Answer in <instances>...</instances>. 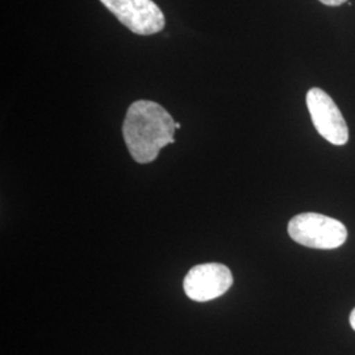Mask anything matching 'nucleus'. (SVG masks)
Instances as JSON below:
<instances>
[{"mask_svg":"<svg viewBox=\"0 0 355 355\" xmlns=\"http://www.w3.org/2000/svg\"><path fill=\"white\" fill-rule=\"evenodd\" d=\"M177 123L158 103L137 101L128 108L123 136L137 164H150L159 152L175 142Z\"/></svg>","mask_w":355,"mask_h":355,"instance_id":"obj_1","label":"nucleus"},{"mask_svg":"<svg viewBox=\"0 0 355 355\" xmlns=\"http://www.w3.org/2000/svg\"><path fill=\"white\" fill-rule=\"evenodd\" d=\"M287 230L293 241L320 250L337 249L347 240V229L341 221L313 212L292 217Z\"/></svg>","mask_w":355,"mask_h":355,"instance_id":"obj_2","label":"nucleus"},{"mask_svg":"<svg viewBox=\"0 0 355 355\" xmlns=\"http://www.w3.org/2000/svg\"><path fill=\"white\" fill-rule=\"evenodd\" d=\"M116 19L136 35L150 36L165 28V15L153 0H101Z\"/></svg>","mask_w":355,"mask_h":355,"instance_id":"obj_3","label":"nucleus"},{"mask_svg":"<svg viewBox=\"0 0 355 355\" xmlns=\"http://www.w3.org/2000/svg\"><path fill=\"white\" fill-rule=\"evenodd\" d=\"M306 107L318 135L325 140L341 146L349 141V128L337 104L321 89L306 92Z\"/></svg>","mask_w":355,"mask_h":355,"instance_id":"obj_4","label":"nucleus"},{"mask_svg":"<svg viewBox=\"0 0 355 355\" xmlns=\"http://www.w3.org/2000/svg\"><path fill=\"white\" fill-rule=\"evenodd\" d=\"M233 284V275L223 263H203L192 267L183 280L186 295L193 302H209L223 296Z\"/></svg>","mask_w":355,"mask_h":355,"instance_id":"obj_5","label":"nucleus"},{"mask_svg":"<svg viewBox=\"0 0 355 355\" xmlns=\"http://www.w3.org/2000/svg\"><path fill=\"white\" fill-rule=\"evenodd\" d=\"M318 1H321L324 6L338 7V6H343V3H346L347 0H318Z\"/></svg>","mask_w":355,"mask_h":355,"instance_id":"obj_6","label":"nucleus"},{"mask_svg":"<svg viewBox=\"0 0 355 355\" xmlns=\"http://www.w3.org/2000/svg\"><path fill=\"white\" fill-rule=\"evenodd\" d=\"M350 325H352V328L355 330V308L352 311V313H350Z\"/></svg>","mask_w":355,"mask_h":355,"instance_id":"obj_7","label":"nucleus"},{"mask_svg":"<svg viewBox=\"0 0 355 355\" xmlns=\"http://www.w3.org/2000/svg\"><path fill=\"white\" fill-rule=\"evenodd\" d=\"M180 127H182V125H180L179 123H177V129H180Z\"/></svg>","mask_w":355,"mask_h":355,"instance_id":"obj_8","label":"nucleus"}]
</instances>
